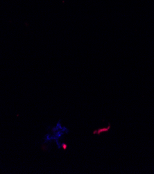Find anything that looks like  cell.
Returning <instances> with one entry per match:
<instances>
[{
	"label": "cell",
	"mask_w": 154,
	"mask_h": 174,
	"mask_svg": "<svg viewBox=\"0 0 154 174\" xmlns=\"http://www.w3.org/2000/svg\"><path fill=\"white\" fill-rule=\"evenodd\" d=\"M110 128H111V126H108V127L107 128H103V129H99L97 130V131H94V134H98V135H99L100 133H101L102 132H106V131H108L109 130Z\"/></svg>",
	"instance_id": "6da1fadb"
}]
</instances>
